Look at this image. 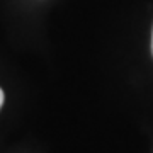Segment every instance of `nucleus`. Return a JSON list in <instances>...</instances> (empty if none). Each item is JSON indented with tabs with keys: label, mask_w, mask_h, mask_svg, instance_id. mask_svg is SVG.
<instances>
[{
	"label": "nucleus",
	"mask_w": 153,
	"mask_h": 153,
	"mask_svg": "<svg viewBox=\"0 0 153 153\" xmlns=\"http://www.w3.org/2000/svg\"><path fill=\"white\" fill-rule=\"evenodd\" d=\"M2 104H4V92H2V88H0V109H2Z\"/></svg>",
	"instance_id": "1"
},
{
	"label": "nucleus",
	"mask_w": 153,
	"mask_h": 153,
	"mask_svg": "<svg viewBox=\"0 0 153 153\" xmlns=\"http://www.w3.org/2000/svg\"><path fill=\"white\" fill-rule=\"evenodd\" d=\"M152 51H153V34H152Z\"/></svg>",
	"instance_id": "2"
}]
</instances>
